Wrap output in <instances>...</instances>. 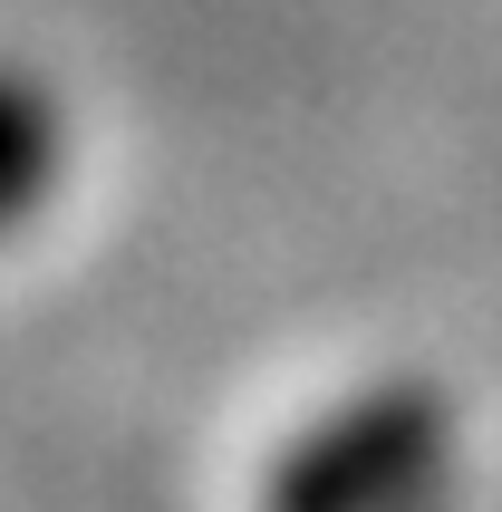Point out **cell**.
Segmentation results:
<instances>
[{"label": "cell", "mask_w": 502, "mask_h": 512, "mask_svg": "<svg viewBox=\"0 0 502 512\" xmlns=\"http://www.w3.org/2000/svg\"><path fill=\"white\" fill-rule=\"evenodd\" d=\"M454 397L435 377H377L309 416L261 464V512H435L454 484Z\"/></svg>", "instance_id": "6da1fadb"}, {"label": "cell", "mask_w": 502, "mask_h": 512, "mask_svg": "<svg viewBox=\"0 0 502 512\" xmlns=\"http://www.w3.org/2000/svg\"><path fill=\"white\" fill-rule=\"evenodd\" d=\"M68 174V107L29 68H0V242L58 194Z\"/></svg>", "instance_id": "7a4b0ae2"}]
</instances>
